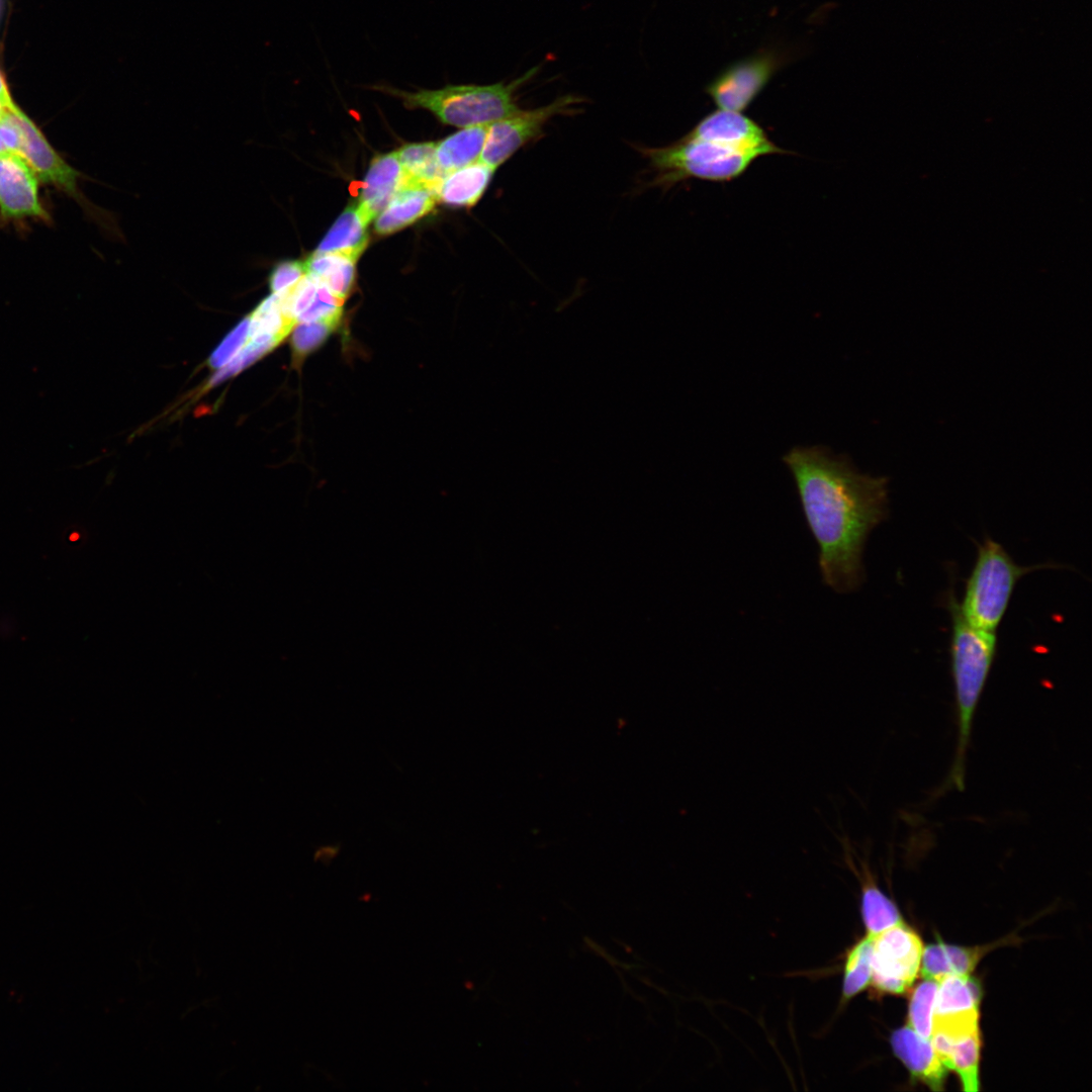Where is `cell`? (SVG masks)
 Here are the masks:
<instances>
[{"instance_id": "obj_12", "label": "cell", "mask_w": 1092, "mask_h": 1092, "mask_svg": "<svg viewBox=\"0 0 1092 1092\" xmlns=\"http://www.w3.org/2000/svg\"><path fill=\"white\" fill-rule=\"evenodd\" d=\"M403 182V170L395 153L377 155L365 175L357 207L369 222L385 208Z\"/></svg>"}, {"instance_id": "obj_6", "label": "cell", "mask_w": 1092, "mask_h": 1092, "mask_svg": "<svg viewBox=\"0 0 1092 1092\" xmlns=\"http://www.w3.org/2000/svg\"><path fill=\"white\" fill-rule=\"evenodd\" d=\"M583 99L564 95L551 103L515 113L488 124L479 161L496 169L524 146L540 139L547 122L553 117L575 111Z\"/></svg>"}, {"instance_id": "obj_17", "label": "cell", "mask_w": 1092, "mask_h": 1092, "mask_svg": "<svg viewBox=\"0 0 1092 1092\" xmlns=\"http://www.w3.org/2000/svg\"><path fill=\"white\" fill-rule=\"evenodd\" d=\"M367 225L357 204L348 206L313 253H341L358 260L368 245Z\"/></svg>"}, {"instance_id": "obj_8", "label": "cell", "mask_w": 1092, "mask_h": 1092, "mask_svg": "<svg viewBox=\"0 0 1092 1092\" xmlns=\"http://www.w3.org/2000/svg\"><path fill=\"white\" fill-rule=\"evenodd\" d=\"M779 67L776 54H757L726 67L705 91L719 109L741 112L761 93Z\"/></svg>"}, {"instance_id": "obj_28", "label": "cell", "mask_w": 1092, "mask_h": 1092, "mask_svg": "<svg viewBox=\"0 0 1092 1092\" xmlns=\"http://www.w3.org/2000/svg\"><path fill=\"white\" fill-rule=\"evenodd\" d=\"M343 299L332 294L318 282L316 295L311 304L298 315L297 323L332 321L340 323L343 312Z\"/></svg>"}, {"instance_id": "obj_19", "label": "cell", "mask_w": 1092, "mask_h": 1092, "mask_svg": "<svg viewBox=\"0 0 1092 1092\" xmlns=\"http://www.w3.org/2000/svg\"><path fill=\"white\" fill-rule=\"evenodd\" d=\"M980 1032L976 1030L934 1049L943 1065L956 1071L965 1091L979 1089Z\"/></svg>"}, {"instance_id": "obj_21", "label": "cell", "mask_w": 1092, "mask_h": 1092, "mask_svg": "<svg viewBox=\"0 0 1092 1092\" xmlns=\"http://www.w3.org/2000/svg\"><path fill=\"white\" fill-rule=\"evenodd\" d=\"M939 983L933 1015L979 1010L981 988L970 975H949Z\"/></svg>"}, {"instance_id": "obj_7", "label": "cell", "mask_w": 1092, "mask_h": 1092, "mask_svg": "<svg viewBox=\"0 0 1092 1092\" xmlns=\"http://www.w3.org/2000/svg\"><path fill=\"white\" fill-rule=\"evenodd\" d=\"M923 946L902 922L873 936L871 985L881 994H902L913 984Z\"/></svg>"}, {"instance_id": "obj_13", "label": "cell", "mask_w": 1092, "mask_h": 1092, "mask_svg": "<svg viewBox=\"0 0 1092 1092\" xmlns=\"http://www.w3.org/2000/svg\"><path fill=\"white\" fill-rule=\"evenodd\" d=\"M891 1045L894 1054L913 1077L932 1090L942 1089L946 1067L938 1058L930 1039H925L911 1027L904 1026L892 1033Z\"/></svg>"}, {"instance_id": "obj_10", "label": "cell", "mask_w": 1092, "mask_h": 1092, "mask_svg": "<svg viewBox=\"0 0 1092 1092\" xmlns=\"http://www.w3.org/2000/svg\"><path fill=\"white\" fill-rule=\"evenodd\" d=\"M37 178L19 152L0 153V211L4 217L48 219L38 199Z\"/></svg>"}, {"instance_id": "obj_11", "label": "cell", "mask_w": 1092, "mask_h": 1092, "mask_svg": "<svg viewBox=\"0 0 1092 1092\" xmlns=\"http://www.w3.org/2000/svg\"><path fill=\"white\" fill-rule=\"evenodd\" d=\"M14 115V114H13ZM22 132V145L19 153L47 183L74 194L78 172L69 166L49 144L34 122L22 111L14 115Z\"/></svg>"}, {"instance_id": "obj_14", "label": "cell", "mask_w": 1092, "mask_h": 1092, "mask_svg": "<svg viewBox=\"0 0 1092 1092\" xmlns=\"http://www.w3.org/2000/svg\"><path fill=\"white\" fill-rule=\"evenodd\" d=\"M436 201L435 190L402 182L389 203L376 216L374 231L382 236L395 233L431 212Z\"/></svg>"}, {"instance_id": "obj_32", "label": "cell", "mask_w": 1092, "mask_h": 1092, "mask_svg": "<svg viewBox=\"0 0 1092 1092\" xmlns=\"http://www.w3.org/2000/svg\"><path fill=\"white\" fill-rule=\"evenodd\" d=\"M944 948L952 975H970L985 952L982 947H964L945 943Z\"/></svg>"}, {"instance_id": "obj_3", "label": "cell", "mask_w": 1092, "mask_h": 1092, "mask_svg": "<svg viewBox=\"0 0 1092 1092\" xmlns=\"http://www.w3.org/2000/svg\"><path fill=\"white\" fill-rule=\"evenodd\" d=\"M538 67L527 71L511 83L490 85H447L440 89H419L403 91L390 86L378 85L374 89L402 100L411 109L422 108L434 113L443 123L469 127L489 124L507 117L520 108L516 103L515 92L531 79Z\"/></svg>"}, {"instance_id": "obj_4", "label": "cell", "mask_w": 1092, "mask_h": 1092, "mask_svg": "<svg viewBox=\"0 0 1092 1092\" xmlns=\"http://www.w3.org/2000/svg\"><path fill=\"white\" fill-rule=\"evenodd\" d=\"M1042 567L1016 564L1001 544L985 537L978 545L977 559L960 604L964 618L978 629L995 632L1017 581Z\"/></svg>"}, {"instance_id": "obj_30", "label": "cell", "mask_w": 1092, "mask_h": 1092, "mask_svg": "<svg viewBox=\"0 0 1092 1092\" xmlns=\"http://www.w3.org/2000/svg\"><path fill=\"white\" fill-rule=\"evenodd\" d=\"M920 965L923 977L937 983L952 975L944 943L941 941L926 946L922 951Z\"/></svg>"}, {"instance_id": "obj_18", "label": "cell", "mask_w": 1092, "mask_h": 1092, "mask_svg": "<svg viewBox=\"0 0 1092 1092\" xmlns=\"http://www.w3.org/2000/svg\"><path fill=\"white\" fill-rule=\"evenodd\" d=\"M487 130L488 124L473 125L436 143V156L441 169L447 174L477 162Z\"/></svg>"}, {"instance_id": "obj_35", "label": "cell", "mask_w": 1092, "mask_h": 1092, "mask_svg": "<svg viewBox=\"0 0 1092 1092\" xmlns=\"http://www.w3.org/2000/svg\"><path fill=\"white\" fill-rule=\"evenodd\" d=\"M9 113H10V112H9V111H8V110H7V109H6V108H5V107H4V106H3L2 104H0V122H1V121H2V120H3V119H4V118H5V117H6V116H7L8 114H9Z\"/></svg>"}, {"instance_id": "obj_16", "label": "cell", "mask_w": 1092, "mask_h": 1092, "mask_svg": "<svg viewBox=\"0 0 1092 1092\" xmlns=\"http://www.w3.org/2000/svg\"><path fill=\"white\" fill-rule=\"evenodd\" d=\"M357 259L341 253H312L304 262L305 274L323 284L332 294L345 300L356 276Z\"/></svg>"}, {"instance_id": "obj_31", "label": "cell", "mask_w": 1092, "mask_h": 1092, "mask_svg": "<svg viewBox=\"0 0 1092 1092\" xmlns=\"http://www.w3.org/2000/svg\"><path fill=\"white\" fill-rule=\"evenodd\" d=\"M305 275L303 262L281 261L272 269L268 282L272 293H280L296 284Z\"/></svg>"}, {"instance_id": "obj_20", "label": "cell", "mask_w": 1092, "mask_h": 1092, "mask_svg": "<svg viewBox=\"0 0 1092 1092\" xmlns=\"http://www.w3.org/2000/svg\"><path fill=\"white\" fill-rule=\"evenodd\" d=\"M396 155L403 170V182L422 185L436 192L446 175L437 161L436 143L405 145Z\"/></svg>"}, {"instance_id": "obj_1", "label": "cell", "mask_w": 1092, "mask_h": 1092, "mask_svg": "<svg viewBox=\"0 0 1092 1092\" xmlns=\"http://www.w3.org/2000/svg\"><path fill=\"white\" fill-rule=\"evenodd\" d=\"M783 461L818 544L823 581L836 593L855 590L864 579L868 536L888 516V478L860 473L846 455L821 445L796 446Z\"/></svg>"}, {"instance_id": "obj_27", "label": "cell", "mask_w": 1092, "mask_h": 1092, "mask_svg": "<svg viewBox=\"0 0 1092 1092\" xmlns=\"http://www.w3.org/2000/svg\"><path fill=\"white\" fill-rule=\"evenodd\" d=\"M340 323L332 321H316L310 323H297L292 329L291 349L293 364L299 366L302 360L312 351L320 348L329 336L338 328Z\"/></svg>"}, {"instance_id": "obj_2", "label": "cell", "mask_w": 1092, "mask_h": 1092, "mask_svg": "<svg viewBox=\"0 0 1092 1092\" xmlns=\"http://www.w3.org/2000/svg\"><path fill=\"white\" fill-rule=\"evenodd\" d=\"M947 607L952 621L950 659L958 718L957 749L947 785L962 791L973 719L996 655L997 638L995 632L978 629L964 618L952 593Z\"/></svg>"}, {"instance_id": "obj_23", "label": "cell", "mask_w": 1092, "mask_h": 1092, "mask_svg": "<svg viewBox=\"0 0 1092 1092\" xmlns=\"http://www.w3.org/2000/svg\"><path fill=\"white\" fill-rule=\"evenodd\" d=\"M873 936L866 935L846 952L843 965L842 1002L852 999L864 990L872 978Z\"/></svg>"}, {"instance_id": "obj_22", "label": "cell", "mask_w": 1092, "mask_h": 1092, "mask_svg": "<svg viewBox=\"0 0 1092 1092\" xmlns=\"http://www.w3.org/2000/svg\"><path fill=\"white\" fill-rule=\"evenodd\" d=\"M860 913L867 934L874 936L902 922L895 903L864 873Z\"/></svg>"}, {"instance_id": "obj_15", "label": "cell", "mask_w": 1092, "mask_h": 1092, "mask_svg": "<svg viewBox=\"0 0 1092 1092\" xmlns=\"http://www.w3.org/2000/svg\"><path fill=\"white\" fill-rule=\"evenodd\" d=\"M494 171L478 161L447 173L436 189L437 200L452 206H473L482 197Z\"/></svg>"}, {"instance_id": "obj_25", "label": "cell", "mask_w": 1092, "mask_h": 1092, "mask_svg": "<svg viewBox=\"0 0 1092 1092\" xmlns=\"http://www.w3.org/2000/svg\"><path fill=\"white\" fill-rule=\"evenodd\" d=\"M937 988V982L925 979L918 984L910 999L909 1027L925 1039L931 1037Z\"/></svg>"}, {"instance_id": "obj_24", "label": "cell", "mask_w": 1092, "mask_h": 1092, "mask_svg": "<svg viewBox=\"0 0 1092 1092\" xmlns=\"http://www.w3.org/2000/svg\"><path fill=\"white\" fill-rule=\"evenodd\" d=\"M249 317L248 339L259 335H271L283 341L296 325L282 312L278 293H272L263 299Z\"/></svg>"}, {"instance_id": "obj_26", "label": "cell", "mask_w": 1092, "mask_h": 1092, "mask_svg": "<svg viewBox=\"0 0 1092 1092\" xmlns=\"http://www.w3.org/2000/svg\"><path fill=\"white\" fill-rule=\"evenodd\" d=\"M282 341L271 335H259L249 340L247 345L228 363L221 367L208 381L206 388L217 385L225 379L236 375L265 354L273 350Z\"/></svg>"}, {"instance_id": "obj_5", "label": "cell", "mask_w": 1092, "mask_h": 1092, "mask_svg": "<svg viewBox=\"0 0 1092 1092\" xmlns=\"http://www.w3.org/2000/svg\"><path fill=\"white\" fill-rule=\"evenodd\" d=\"M657 172L656 184L672 187L687 179L730 182L743 175L759 156L714 143L682 136L661 148L641 149Z\"/></svg>"}, {"instance_id": "obj_34", "label": "cell", "mask_w": 1092, "mask_h": 1092, "mask_svg": "<svg viewBox=\"0 0 1092 1092\" xmlns=\"http://www.w3.org/2000/svg\"><path fill=\"white\" fill-rule=\"evenodd\" d=\"M0 104H2L10 113L19 115L22 110L14 103L5 81L0 73Z\"/></svg>"}, {"instance_id": "obj_29", "label": "cell", "mask_w": 1092, "mask_h": 1092, "mask_svg": "<svg viewBox=\"0 0 1092 1092\" xmlns=\"http://www.w3.org/2000/svg\"><path fill=\"white\" fill-rule=\"evenodd\" d=\"M250 317L242 320L232 332L223 339L213 351L208 360L212 369H220L226 365L244 347L248 341Z\"/></svg>"}, {"instance_id": "obj_9", "label": "cell", "mask_w": 1092, "mask_h": 1092, "mask_svg": "<svg viewBox=\"0 0 1092 1092\" xmlns=\"http://www.w3.org/2000/svg\"><path fill=\"white\" fill-rule=\"evenodd\" d=\"M686 135L759 157L790 153L771 142L755 120L736 111L718 109L710 112Z\"/></svg>"}, {"instance_id": "obj_33", "label": "cell", "mask_w": 1092, "mask_h": 1092, "mask_svg": "<svg viewBox=\"0 0 1092 1092\" xmlns=\"http://www.w3.org/2000/svg\"><path fill=\"white\" fill-rule=\"evenodd\" d=\"M22 145V132L12 113H9L0 122V153L6 151H20Z\"/></svg>"}]
</instances>
